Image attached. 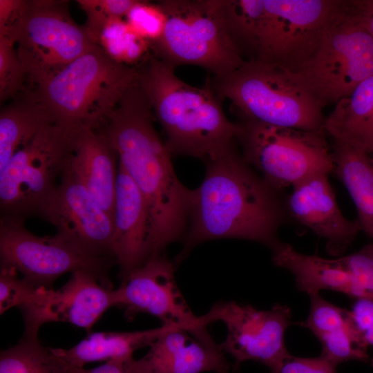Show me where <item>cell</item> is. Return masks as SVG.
<instances>
[{"instance_id":"2e32d148","label":"cell","mask_w":373,"mask_h":373,"mask_svg":"<svg viewBox=\"0 0 373 373\" xmlns=\"http://www.w3.org/2000/svg\"><path fill=\"white\" fill-rule=\"evenodd\" d=\"M113 289L88 271L73 272L57 290L39 287L33 306L23 315L24 334L38 336L39 328L49 322H66L89 332L113 307Z\"/></svg>"},{"instance_id":"44dd1931","label":"cell","mask_w":373,"mask_h":373,"mask_svg":"<svg viewBox=\"0 0 373 373\" xmlns=\"http://www.w3.org/2000/svg\"><path fill=\"white\" fill-rule=\"evenodd\" d=\"M271 251L274 265L294 276L299 291L309 296L322 290H332L354 298L352 276L339 257L328 259L304 254L281 241Z\"/></svg>"},{"instance_id":"7c38bea8","label":"cell","mask_w":373,"mask_h":373,"mask_svg":"<svg viewBox=\"0 0 373 373\" xmlns=\"http://www.w3.org/2000/svg\"><path fill=\"white\" fill-rule=\"evenodd\" d=\"M24 220L1 216L0 220L1 266L17 270L32 285L52 289L53 283L66 273L88 271L97 275L108 287L111 258L89 254L64 238L38 236L28 231Z\"/></svg>"},{"instance_id":"7402d4cb","label":"cell","mask_w":373,"mask_h":373,"mask_svg":"<svg viewBox=\"0 0 373 373\" xmlns=\"http://www.w3.org/2000/svg\"><path fill=\"white\" fill-rule=\"evenodd\" d=\"M171 325L135 332L90 333L69 349L52 348L71 367H84L88 363L101 361H128L140 348L149 346Z\"/></svg>"},{"instance_id":"8992f818","label":"cell","mask_w":373,"mask_h":373,"mask_svg":"<svg viewBox=\"0 0 373 373\" xmlns=\"http://www.w3.org/2000/svg\"><path fill=\"white\" fill-rule=\"evenodd\" d=\"M166 15L160 39L151 52L174 66H200L218 77L240 67L246 60L229 36L218 0H162Z\"/></svg>"},{"instance_id":"5bb4252c","label":"cell","mask_w":373,"mask_h":373,"mask_svg":"<svg viewBox=\"0 0 373 373\" xmlns=\"http://www.w3.org/2000/svg\"><path fill=\"white\" fill-rule=\"evenodd\" d=\"M37 216L53 225L57 235L85 252L115 259L112 253L113 218L66 166Z\"/></svg>"},{"instance_id":"ffe728a7","label":"cell","mask_w":373,"mask_h":373,"mask_svg":"<svg viewBox=\"0 0 373 373\" xmlns=\"http://www.w3.org/2000/svg\"><path fill=\"white\" fill-rule=\"evenodd\" d=\"M119 159L99 129H82L76 135L66 169L76 177L98 204L113 216Z\"/></svg>"},{"instance_id":"4dcf8cb0","label":"cell","mask_w":373,"mask_h":373,"mask_svg":"<svg viewBox=\"0 0 373 373\" xmlns=\"http://www.w3.org/2000/svg\"><path fill=\"white\" fill-rule=\"evenodd\" d=\"M310 308L307 318L298 325L308 329L318 338L345 325L349 321V311L339 307L320 294L309 295Z\"/></svg>"},{"instance_id":"f1b7e54d","label":"cell","mask_w":373,"mask_h":373,"mask_svg":"<svg viewBox=\"0 0 373 373\" xmlns=\"http://www.w3.org/2000/svg\"><path fill=\"white\" fill-rule=\"evenodd\" d=\"M349 317L345 325L318 338L322 346L321 356L336 366L349 361L367 363L370 359L367 347L354 326L350 314Z\"/></svg>"},{"instance_id":"5b68a950","label":"cell","mask_w":373,"mask_h":373,"mask_svg":"<svg viewBox=\"0 0 373 373\" xmlns=\"http://www.w3.org/2000/svg\"><path fill=\"white\" fill-rule=\"evenodd\" d=\"M216 94L229 99L240 118L307 131L324 129L323 106L293 73L257 60L210 77Z\"/></svg>"},{"instance_id":"cb8c5ba5","label":"cell","mask_w":373,"mask_h":373,"mask_svg":"<svg viewBox=\"0 0 373 373\" xmlns=\"http://www.w3.org/2000/svg\"><path fill=\"white\" fill-rule=\"evenodd\" d=\"M334 173L343 182L357 210L361 229L373 240V167L361 146L333 141Z\"/></svg>"},{"instance_id":"6da1fadb","label":"cell","mask_w":373,"mask_h":373,"mask_svg":"<svg viewBox=\"0 0 373 373\" xmlns=\"http://www.w3.org/2000/svg\"><path fill=\"white\" fill-rule=\"evenodd\" d=\"M154 119L137 82L99 128L146 201L152 223L151 256L163 253L169 245L184 238L191 193L178 178Z\"/></svg>"},{"instance_id":"7a4b0ae2","label":"cell","mask_w":373,"mask_h":373,"mask_svg":"<svg viewBox=\"0 0 373 373\" xmlns=\"http://www.w3.org/2000/svg\"><path fill=\"white\" fill-rule=\"evenodd\" d=\"M236 146L205 162L202 182L191 190L189 226L178 262L211 240L244 239L271 249L280 242L277 233L285 218V204Z\"/></svg>"},{"instance_id":"d6986e66","label":"cell","mask_w":373,"mask_h":373,"mask_svg":"<svg viewBox=\"0 0 373 373\" xmlns=\"http://www.w3.org/2000/svg\"><path fill=\"white\" fill-rule=\"evenodd\" d=\"M118 164L112 253L122 280L151 256L152 223L144 195L125 169Z\"/></svg>"},{"instance_id":"3957f363","label":"cell","mask_w":373,"mask_h":373,"mask_svg":"<svg viewBox=\"0 0 373 373\" xmlns=\"http://www.w3.org/2000/svg\"><path fill=\"white\" fill-rule=\"evenodd\" d=\"M138 67V84L166 136L171 154L205 162L236 144L237 123L225 115L210 77L203 87L180 79L175 68L151 53Z\"/></svg>"},{"instance_id":"30bf717a","label":"cell","mask_w":373,"mask_h":373,"mask_svg":"<svg viewBox=\"0 0 373 373\" xmlns=\"http://www.w3.org/2000/svg\"><path fill=\"white\" fill-rule=\"evenodd\" d=\"M79 131L49 124L13 155L0 170L1 216L25 220L37 215L60 180Z\"/></svg>"},{"instance_id":"9a60e30c","label":"cell","mask_w":373,"mask_h":373,"mask_svg":"<svg viewBox=\"0 0 373 373\" xmlns=\"http://www.w3.org/2000/svg\"><path fill=\"white\" fill-rule=\"evenodd\" d=\"M113 307L124 309L129 320L137 314H148L159 318L162 325H205L186 303L177 285L174 266L164 253L151 256L131 271L113 289Z\"/></svg>"},{"instance_id":"4fadbf2b","label":"cell","mask_w":373,"mask_h":373,"mask_svg":"<svg viewBox=\"0 0 373 373\" xmlns=\"http://www.w3.org/2000/svg\"><path fill=\"white\" fill-rule=\"evenodd\" d=\"M291 316L287 305L258 309L236 301H220L200 316L205 325L216 321L226 325L227 336L220 346L233 358V370L248 361L260 362L271 370L290 354L285 335Z\"/></svg>"},{"instance_id":"ba28073f","label":"cell","mask_w":373,"mask_h":373,"mask_svg":"<svg viewBox=\"0 0 373 373\" xmlns=\"http://www.w3.org/2000/svg\"><path fill=\"white\" fill-rule=\"evenodd\" d=\"M0 35L14 41L35 87L97 45L73 19L67 1L26 0L15 23Z\"/></svg>"},{"instance_id":"83f0119b","label":"cell","mask_w":373,"mask_h":373,"mask_svg":"<svg viewBox=\"0 0 373 373\" xmlns=\"http://www.w3.org/2000/svg\"><path fill=\"white\" fill-rule=\"evenodd\" d=\"M0 373H70V366L37 336L23 334L0 354Z\"/></svg>"},{"instance_id":"9c48e42d","label":"cell","mask_w":373,"mask_h":373,"mask_svg":"<svg viewBox=\"0 0 373 373\" xmlns=\"http://www.w3.org/2000/svg\"><path fill=\"white\" fill-rule=\"evenodd\" d=\"M346 0H265L256 59L293 73L316 52L329 28L349 11Z\"/></svg>"},{"instance_id":"1f68e13d","label":"cell","mask_w":373,"mask_h":373,"mask_svg":"<svg viewBox=\"0 0 373 373\" xmlns=\"http://www.w3.org/2000/svg\"><path fill=\"white\" fill-rule=\"evenodd\" d=\"M124 19L151 46L160 39L166 23V15L160 3L147 1L136 0Z\"/></svg>"},{"instance_id":"f35d334b","label":"cell","mask_w":373,"mask_h":373,"mask_svg":"<svg viewBox=\"0 0 373 373\" xmlns=\"http://www.w3.org/2000/svg\"><path fill=\"white\" fill-rule=\"evenodd\" d=\"M26 0H0V31L8 30L17 20Z\"/></svg>"},{"instance_id":"484cf974","label":"cell","mask_w":373,"mask_h":373,"mask_svg":"<svg viewBox=\"0 0 373 373\" xmlns=\"http://www.w3.org/2000/svg\"><path fill=\"white\" fill-rule=\"evenodd\" d=\"M220 16L244 59H256L265 13V0H218Z\"/></svg>"},{"instance_id":"4316f807","label":"cell","mask_w":373,"mask_h":373,"mask_svg":"<svg viewBox=\"0 0 373 373\" xmlns=\"http://www.w3.org/2000/svg\"><path fill=\"white\" fill-rule=\"evenodd\" d=\"M87 31L110 58L121 64L137 66L151 53L150 43L138 35L124 18L108 19Z\"/></svg>"},{"instance_id":"e575fe53","label":"cell","mask_w":373,"mask_h":373,"mask_svg":"<svg viewBox=\"0 0 373 373\" xmlns=\"http://www.w3.org/2000/svg\"><path fill=\"white\" fill-rule=\"evenodd\" d=\"M86 15L87 30L112 18H125L136 0H77Z\"/></svg>"},{"instance_id":"52a82bcc","label":"cell","mask_w":373,"mask_h":373,"mask_svg":"<svg viewBox=\"0 0 373 373\" xmlns=\"http://www.w3.org/2000/svg\"><path fill=\"white\" fill-rule=\"evenodd\" d=\"M236 144L262 179L280 191L313 175L332 173V146L325 129L307 131L240 118Z\"/></svg>"},{"instance_id":"74e56055","label":"cell","mask_w":373,"mask_h":373,"mask_svg":"<svg viewBox=\"0 0 373 373\" xmlns=\"http://www.w3.org/2000/svg\"><path fill=\"white\" fill-rule=\"evenodd\" d=\"M132 358L128 361L111 360L94 368L71 367L70 373H139L133 366Z\"/></svg>"},{"instance_id":"e0dca14e","label":"cell","mask_w":373,"mask_h":373,"mask_svg":"<svg viewBox=\"0 0 373 373\" xmlns=\"http://www.w3.org/2000/svg\"><path fill=\"white\" fill-rule=\"evenodd\" d=\"M132 361L139 373H230L231 365L206 325H171Z\"/></svg>"},{"instance_id":"ab89813d","label":"cell","mask_w":373,"mask_h":373,"mask_svg":"<svg viewBox=\"0 0 373 373\" xmlns=\"http://www.w3.org/2000/svg\"><path fill=\"white\" fill-rule=\"evenodd\" d=\"M352 11L373 37V0L351 1Z\"/></svg>"},{"instance_id":"d590c367","label":"cell","mask_w":373,"mask_h":373,"mask_svg":"<svg viewBox=\"0 0 373 373\" xmlns=\"http://www.w3.org/2000/svg\"><path fill=\"white\" fill-rule=\"evenodd\" d=\"M336 367L321 356L304 358L289 354L270 373H336Z\"/></svg>"},{"instance_id":"60d3db41","label":"cell","mask_w":373,"mask_h":373,"mask_svg":"<svg viewBox=\"0 0 373 373\" xmlns=\"http://www.w3.org/2000/svg\"><path fill=\"white\" fill-rule=\"evenodd\" d=\"M368 154V156H369V159H370V163L373 167V151L370 152V153H367Z\"/></svg>"},{"instance_id":"8fae6325","label":"cell","mask_w":373,"mask_h":373,"mask_svg":"<svg viewBox=\"0 0 373 373\" xmlns=\"http://www.w3.org/2000/svg\"><path fill=\"white\" fill-rule=\"evenodd\" d=\"M324 107L349 96L373 76V37L352 11L327 31L316 52L294 73Z\"/></svg>"},{"instance_id":"8d00e7d4","label":"cell","mask_w":373,"mask_h":373,"mask_svg":"<svg viewBox=\"0 0 373 373\" xmlns=\"http://www.w3.org/2000/svg\"><path fill=\"white\" fill-rule=\"evenodd\" d=\"M350 318L360 337L368 347H373V300L356 299L349 309ZM373 367V358L372 359Z\"/></svg>"},{"instance_id":"d4e9b609","label":"cell","mask_w":373,"mask_h":373,"mask_svg":"<svg viewBox=\"0 0 373 373\" xmlns=\"http://www.w3.org/2000/svg\"><path fill=\"white\" fill-rule=\"evenodd\" d=\"M46 108L30 93L0 113V170L45 126L54 124Z\"/></svg>"},{"instance_id":"603a6c76","label":"cell","mask_w":373,"mask_h":373,"mask_svg":"<svg viewBox=\"0 0 373 373\" xmlns=\"http://www.w3.org/2000/svg\"><path fill=\"white\" fill-rule=\"evenodd\" d=\"M324 129L333 141L373 151V76L335 104L325 119Z\"/></svg>"},{"instance_id":"d6a6232c","label":"cell","mask_w":373,"mask_h":373,"mask_svg":"<svg viewBox=\"0 0 373 373\" xmlns=\"http://www.w3.org/2000/svg\"><path fill=\"white\" fill-rule=\"evenodd\" d=\"M39 287L24 280L13 268L1 266L0 313L18 307L21 312L34 303Z\"/></svg>"},{"instance_id":"ac0fdd59","label":"cell","mask_w":373,"mask_h":373,"mask_svg":"<svg viewBox=\"0 0 373 373\" xmlns=\"http://www.w3.org/2000/svg\"><path fill=\"white\" fill-rule=\"evenodd\" d=\"M328 175L317 174L294 185L285 207L298 222L325 240L328 254L340 257L362 229L357 220L341 213Z\"/></svg>"},{"instance_id":"277c9868","label":"cell","mask_w":373,"mask_h":373,"mask_svg":"<svg viewBox=\"0 0 373 373\" xmlns=\"http://www.w3.org/2000/svg\"><path fill=\"white\" fill-rule=\"evenodd\" d=\"M138 67L116 62L95 45L30 91L54 122L73 131L100 128L126 91Z\"/></svg>"},{"instance_id":"f546056e","label":"cell","mask_w":373,"mask_h":373,"mask_svg":"<svg viewBox=\"0 0 373 373\" xmlns=\"http://www.w3.org/2000/svg\"><path fill=\"white\" fill-rule=\"evenodd\" d=\"M27 81L23 66L19 59L14 41L8 36L0 35V101L25 94Z\"/></svg>"},{"instance_id":"836d02e7","label":"cell","mask_w":373,"mask_h":373,"mask_svg":"<svg viewBox=\"0 0 373 373\" xmlns=\"http://www.w3.org/2000/svg\"><path fill=\"white\" fill-rule=\"evenodd\" d=\"M339 258L352 276L354 298L373 300V243Z\"/></svg>"}]
</instances>
